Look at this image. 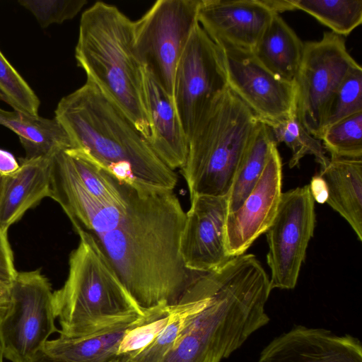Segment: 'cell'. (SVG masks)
<instances>
[{"instance_id":"cell-1","label":"cell","mask_w":362,"mask_h":362,"mask_svg":"<svg viewBox=\"0 0 362 362\" xmlns=\"http://www.w3.org/2000/svg\"><path fill=\"white\" fill-rule=\"evenodd\" d=\"M49 197L143 311L178 304L199 276L180 254L186 212L174 190L125 181L70 149L52 158Z\"/></svg>"},{"instance_id":"cell-2","label":"cell","mask_w":362,"mask_h":362,"mask_svg":"<svg viewBox=\"0 0 362 362\" xmlns=\"http://www.w3.org/2000/svg\"><path fill=\"white\" fill-rule=\"evenodd\" d=\"M269 278L252 254L206 274L203 300L159 362H221L269 321Z\"/></svg>"},{"instance_id":"cell-3","label":"cell","mask_w":362,"mask_h":362,"mask_svg":"<svg viewBox=\"0 0 362 362\" xmlns=\"http://www.w3.org/2000/svg\"><path fill=\"white\" fill-rule=\"evenodd\" d=\"M72 148L119 178L174 190L177 175L119 107L93 82L63 97L54 111Z\"/></svg>"},{"instance_id":"cell-4","label":"cell","mask_w":362,"mask_h":362,"mask_svg":"<svg viewBox=\"0 0 362 362\" xmlns=\"http://www.w3.org/2000/svg\"><path fill=\"white\" fill-rule=\"evenodd\" d=\"M133 22L117 6L95 2L81 15L75 58L86 79L111 99L147 140L150 124Z\"/></svg>"},{"instance_id":"cell-5","label":"cell","mask_w":362,"mask_h":362,"mask_svg":"<svg viewBox=\"0 0 362 362\" xmlns=\"http://www.w3.org/2000/svg\"><path fill=\"white\" fill-rule=\"evenodd\" d=\"M64 285L53 292L59 336L78 338L145 315L88 235L79 234Z\"/></svg>"},{"instance_id":"cell-6","label":"cell","mask_w":362,"mask_h":362,"mask_svg":"<svg viewBox=\"0 0 362 362\" xmlns=\"http://www.w3.org/2000/svg\"><path fill=\"white\" fill-rule=\"evenodd\" d=\"M261 122L228 89L219 98L188 141L181 168L190 199L227 196Z\"/></svg>"},{"instance_id":"cell-7","label":"cell","mask_w":362,"mask_h":362,"mask_svg":"<svg viewBox=\"0 0 362 362\" xmlns=\"http://www.w3.org/2000/svg\"><path fill=\"white\" fill-rule=\"evenodd\" d=\"M228 89L223 50L197 23L182 50L174 77L173 101L188 141Z\"/></svg>"},{"instance_id":"cell-8","label":"cell","mask_w":362,"mask_h":362,"mask_svg":"<svg viewBox=\"0 0 362 362\" xmlns=\"http://www.w3.org/2000/svg\"><path fill=\"white\" fill-rule=\"evenodd\" d=\"M201 0H158L133 22L136 54L167 93L173 98L175 69L198 23Z\"/></svg>"},{"instance_id":"cell-9","label":"cell","mask_w":362,"mask_h":362,"mask_svg":"<svg viewBox=\"0 0 362 362\" xmlns=\"http://www.w3.org/2000/svg\"><path fill=\"white\" fill-rule=\"evenodd\" d=\"M11 305L0 318L4 356L11 362H29L42 350L55 326L51 284L40 269L17 272L10 286Z\"/></svg>"},{"instance_id":"cell-10","label":"cell","mask_w":362,"mask_h":362,"mask_svg":"<svg viewBox=\"0 0 362 362\" xmlns=\"http://www.w3.org/2000/svg\"><path fill=\"white\" fill-rule=\"evenodd\" d=\"M359 64L349 53L344 37L325 32L318 41L304 42L295 79L296 115L319 139L332 99L349 73Z\"/></svg>"},{"instance_id":"cell-11","label":"cell","mask_w":362,"mask_h":362,"mask_svg":"<svg viewBox=\"0 0 362 362\" xmlns=\"http://www.w3.org/2000/svg\"><path fill=\"white\" fill-rule=\"evenodd\" d=\"M315 225L309 185L282 193L276 215L266 232L271 289L296 287Z\"/></svg>"},{"instance_id":"cell-12","label":"cell","mask_w":362,"mask_h":362,"mask_svg":"<svg viewBox=\"0 0 362 362\" xmlns=\"http://www.w3.org/2000/svg\"><path fill=\"white\" fill-rule=\"evenodd\" d=\"M222 50L228 88L259 122L270 127L296 114L295 83L276 76L252 52L237 49Z\"/></svg>"},{"instance_id":"cell-13","label":"cell","mask_w":362,"mask_h":362,"mask_svg":"<svg viewBox=\"0 0 362 362\" xmlns=\"http://www.w3.org/2000/svg\"><path fill=\"white\" fill-rule=\"evenodd\" d=\"M190 202L180 240V256L192 271L216 269L231 258L226 234L228 195H198Z\"/></svg>"},{"instance_id":"cell-14","label":"cell","mask_w":362,"mask_h":362,"mask_svg":"<svg viewBox=\"0 0 362 362\" xmlns=\"http://www.w3.org/2000/svg\"><path fill=\"white\" fill-rule=\"evenodd\" d=\"M282 162L277 144L271 148L257 182L241 206L226 218V247L230 257L245 254L267 232L279 208L282 191Z\"/></svg>"},{"instance_id":"cell-15","label":"cell","mask_w":362,"mask_h":362,"mask_svg":"<svg viewBox=\"0 0 362 362\" xmlns=\"http://www.w3.org/2000/svg\"><path fill=\"white\" fill-rule=\"evenodd\" d=\"M275 14L263 0H201L197 19L222 49L252 52Z\"/></svg>"},{"instance_id":"cell-16","label":"cell","mask_w":362,"mask_h":362,"mask_svg":"<svg viewBox=\"0 0 362 362\" xmlns=\"http://www.w3.org/2000/svg\"><path fill=\"white\" fill-rule=\"evenodd\" d=\"M257 362H362V346L349 334L298 325L271 341Z\"/></svg>"},{"instance_id":"cell-17","label":"cell","mask_w":362,"mask_h":362,"mask_svg":"<svg viewBox=\"0 0 362 362\" xmlns=\"http://www.w3.org/2000/svg\"><path fill=\"white\" fill-rule=\"evenodd\" d=\"M144 91L150 135L147 141L157 156L172 170L182 168L188 139L170 96L143 66Z\"/></svg>"},{"instance_id":"cell-18","label":"cell","mask_w":362,"mask_h":362,"mask_svg":"<svg viewBox=\"0 0 362 362\" xmlns=\"http://www.w3.org/2000/svg\"><path fill=\"white\" fill-rule=\"evenodd\" d=\"M51 158H20L18 169L5 176L0 199V229L7 232L30 209L50 194Z\"/></svg>"},{"instance_id":"cell-19","label":"cell","mask_w":362,"mask_h":362,"mask_svg":"<svg viewBox=\"0 0 362 362\" xmlns=\"http://www.w3.org/2000/svg\"><path fill=\"white\" fill-rule=\"evenodd\" d=\"M319 175L327 189L326 202L362 240V158H330Z\"/></svg>"},{"instance_id":"cell-20","label":"cell","mask_w":362,"mask_h":362,"mask_svg":"<svg viewBox=\"0 0 362 362\" xmlns=\"http://www.w3.org/2000/svg\"><path fill=\"white\" fill-rule=\"evenodd\" d=\"M0 124L18 135L26 160L51 158L72 148L69 136L55 117L48 119L0 108Z\"/></svg>"},{"instance_id":"cell-21","label":"cell","mask_w":362,"mask_h":362,"mask_svg":"<svg viewBox=\"0 0 362 362\" xmlns=\"http://www.w3.org/2000/svg\"><path fill=\"white\" fill-rule=\"evenodd\" d=\"M303 49L304 42L279 14H275L252 53L276 76L295 83Z\"/></svg>"},{"instance_id":"cell-22","label":"cell","mask_w":362,"mask_h":362,"mask_svg":"<svg viewBox=\"0 0 362 362\" xmlns=\"http://www.w3.org/2000/svg\"><path fill=\"white\" fill-rule=\"evenodd\" d=\"M144 315L115 324L98 332L78 338H58L46 341L43 350L49 355L73 362H111L129 329Z\"/></svg>"},{"instance_id":"cell-23","label":"cell","mask_w":362,"mask_h":362,"mask_svg":"<svg viewBox=\"0 0 362 362\" xmlns=\"http://www.w3.org/2000/svg\"><path fill=\"white\" fill-rule=\"evenodd\" d=\"M275 144L270 127L261 122L235 176L228 194V213L243 204L262 175Z\"/></svg>"},{"instance_id":"cell-24","label":"cell","mask_w":362,"mask_h":362,"mask_svg":"<svg viewBox=\"0 0 362 362\" xmlns=\"http://www.w3.org/2000/svg\"><path fill=\"white\" fill-rule=\"evenodd\" d=\"M296 10H301L331 32L349 35L362 23L361 0H292Z\"/></svg>"},{"instance_id":"cell-25","label":"cell","mask_w":362,"mask_h":362,"mask_svg":"<svg viewBox=\"0 0 362 362\" xmlns=\"http://www.w3.org/2000/svg\"><path fill=\"white\" fill-rule=\"evenodd\" d=\"M276 144L284 143L292 152L289 167L298 165L306 155H312L321 169L329 163V158L320 140L312 136L294 115L289 119L270 127Z\"/></svg>"},{"instance_id":"cell-26","label":"cell","mask_w":362,"mask_h":362,"mask_svg":"<svg viewBox=\"0 0 362 362\" xmlns=\"http://www.w3.org/2000/svg\"><path fill=\"white\" fill-rule=\"evenodd\" d=\"M319 140L330 158H362V112L325 128Z\"/></svg>"},{"instance_id":"cell-27","label":"cell","mask_w":362,"mask_h":362,"mask_svg":"<svg viewBox=\"0 0 362 362\" xmlns=\"http://www.w3.org/2000/svg\"><path fill=\"white\" fill-rule=\"evenodd\" d=\"M0 100L14 111L38 116L40 101L0 50Z\"/></svg>"},{"instance_id":"cell-28","label":"cell","mask_w":362,"mask_h":362,"mask_svg":"<svg viewBox=\"0 0 362 362\" xmlns=\"http://www.w3.org/2000/svg\"><path fill=\"white\" fill-rule=\"evenodd\" d=\"M359 112H362V68L360 65L349 73L335 92L322 131L325 128Z\"/></svg>"},{"instance_id":"cell-29","label":"cell","mask_w":362,"mask_h":362,"mask_svg":"<svg viewBox=\"0 0 362 362\" xmlns=\"http://www.w3.org/2000/svg\"><path fill=\"white\" fill-rule=\"evenodd\" d=\"M42 28L74 18L87 4L86 0H20Z\"/></svg>"},{"instance_id":"cell-30","label":"cell","mask_w":362,"mask_h":362,"mask_svg":"<svg viewBox=\"0 0 362 362\" xmlns=\"http://www.w3.org/2000/svg\"><path fill=\"white\" fill-rule=\"evenodd\" d=\"M17 272L14 267L13 252L8 240L7 232L0 229V283L10 286Z\"/></svg>"},{"instance_id":"cell-31","label":"cell","mask_w":362,"mask_h":362,"mask_svg":"<svg viewBox=\"0 0 362 362\" xmlns=\"http://www.w3.org/2000/svg\"><path fill=\"white\" fill-rule=\"evenodd\" d=\"M20 165L13 155L7 151L0 149V174L7 176L16 171Z\"/></svg>"},{"instance_id":"cell-32","label":"cell","mask_w":362,"mask_h":362,"mask_svg":"<svg viewBox=\"0 0 362 362\" xmlns=\"http://www.w3.org/2000/svg\"><path fill=\"white\" fill-rule=\"evenodd\" d=\"M310 188L314 200L319 203L326 202L327 198V189L323 179L318 175L312 179Z\"/></svg>"},{"instance_id":"cell-33","label":"cell","mask_w":362,"mask_h":362,"mask_svg":"<svg viewBox=\"0 0 362 362\" xmlns=\"http://www.w3.org/2000/svg\"><path fill=\"white\" fill-rule=\"evenodd\" d=\"M264 4L274 13L296 10L292 0H263Z\"/></svg>"},{"instance_id":"cell-34","label":"cell","mask_w":362,"mask_h":362,"mask_svg":"<svg viewBox=\"0 0 362 362\" xmlns=\"http://www.w3.org/2000/svg\"><path fill=\"white\" fill-rule=\"evenodd\" d=\"M10 305V286L0 283V318L8 312Z\"/></svg>"},{"instance_id":"cell-35","label":"cell","mask_w":362,"mask_h":362,"mask_svg":"<svg viewBox=\"0 0 362 362\" xmlns=\"http://www.w3.org/2000/svg\"><path fill=\"white\" fill-rule=\"evenodd\" d=\"M29 362H73L46 353L43 349L37 352ZM111 362H118L116 359Z\"/></svg>"},{"instance_id":"cell-36","label":"cell","mask_w":362,"mask_h":362,"mask_svg":"<svg viewBox=\"0 0 362 362\" xmlns=\"http://www.w3.org/2000/svg\"><path fill=\"white\" fill-rule=\"evenodd\" d=\"M5 176H3L0 174V199L2 194L3 187H4V183Z\"/></svg>"},{"instance_id":"cell-37","label":"cell","mask_w":362,"mask_h":362,"mask_svg":"<svg viewBox=\"0 0 362 362\" xmlns=\"http://www.w3.org/2000/svg\"><path fill=\"white\" fill-rule=\"evenodd\" d=\"M4 357V356L3 348H2L1 344L0 342V362H3Z\"/></svg>"}]
</instances>
